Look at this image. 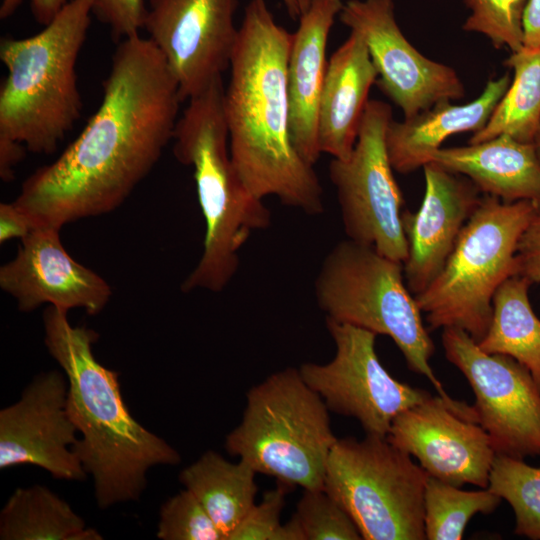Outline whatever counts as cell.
I'll use <instances>...</instances> for the list:
<instances>
[{
	"label": "cell",
	"instance_id": "cell-9",
	"mask_svg": "<svg viewBox=\"0 0 540 540\" xmlns=\"http://www.w3.org/2000/svg\"><path fill=\"white\" fill-rule=\"evenodd\" d=\"M428 473L387 437L338 439L324 489L347 511L365 540H425Z\"/></svg>",
	"mask_w": 540,
	"mask_h": 540
},
{
	"label": "cell",
	"instance_id": "cell-1",
	"mask_svg": "<svg viewBox=\"0 0 540 540\" xmlns=\"http://www.w3.org/2000/svg\"><path fill=\"white\" fill-rule=\"evenodd\" d=\"M182 102L163 55L140 34L117 44L102 101L78 137L22 184L14 203L61 229L117 209L173 139Z\"/></svg>",
	"mask_w": 540,
	"mask_h": 540
},
{
	"label": "cell",
	"instance_id": "cell-41",
	"mask_svg": "<svg viewBox=\"0 0 540 540\" xmlns=\"http://www.w3.org/2000/svg\"><path fill=\"white\" fill-rule=\"evenodd\" d=\"M533 144L535 146V150H536V153H537V156H538V159L540 161V123H539V127L537 129V132L535 134V137L533 139ZM538 210H540V200L538 202Z\"/></svg>",
	"mask_w": 540,
	"mask_h": 540
},
{
	"label": "cell",
	"instance_id": "cell-23",
	"mask_svg": "<svg viewBox=\"0 0 540 540\" xmlns=\"http://www.w3.org/2000/svg\"><path fill=\"white\" fill-rule=\"evenodd\" d=\"M256 474L246 462L233 463L209 450L180 472L179 481L194 494L227 540L255 504Z\"/></svg>",
	"mask_w": 540,
	"mask_h": 540
},
{
	"label": "cell",
	"instance_id": "cell-11",
	"mask_svg": "<svg viewBox=\"0 0 540 540\" xmlns=\"http://www.w3.org/2000/svg\"><path fill=\"white\" fill-rule=\"evenodd\" d=\"M336 352L325 364L304 363L298 370L329 411L356 419L366 435L387 437L393 419L432 394L395 379L381 364L376 334L326 319Z\"/></svg>",
	"mask_w": 540,
	"mask_h": 540
},
{
	"label": "cell",
	"instance_id": "cell-16",
	"mask_svg": "<svg viewBox=\"0 0 540 540\" xmlns=\"http://www.w3.org/2000/svg\"><path fill=\"white\" fill-rule=\"evenodd\" d=\"M387 439L432 477L457 487H488L496 456L488 434L439 395L399 413Z\"/></svg>",
	"mask_w": 540,
	"mask_h": 540
},
{
	"label": "cell",
	"instance_id": "cell-27",
	"mask_svg": "<svg viewBox=\"0 0 540 540\" xmlns=\"http://www.w3.org/2000/svg\"><path fill=\"white\" fill-rule=\"evenodd\" d=\"M501 500L488 488L466 491L429 475L424 494L426 539H462L471 518L493 513Z\"/></svg>",
	"mask_w": 540,
	"mask_h": 540
},
{
	"label": "cell",
	"instance_id": "cell-3",
	"mask_svg": "<svg viewBox=\"0 0 540 540\" xmlns=\"http://www.w3.org/2000/svg\"><path fill=\"white\" fill-rule=\"evenodd\" d=\"M67 311L49 305L43 312L44 342L67 382V411L81 438L72 447L94 481L100 508L138 500L147 471L177 465L180 454L130 414L120 391L118 373L95 358L98 334L73 326Z\"/></svg>",
	"mask_w": 540,
	"mask_h": 540
},
{
	"label": "cell",
	"instance_id": "cell-25",
	"mask_svg": "<svg viewBox=\"0 0 540 540\" xmlns=\"http://www.w3.org/2000/svg\"><path fill=\"white\" fill-rule=\"evenodd\" d=\"M1 540H101L102 536L45 486L17 488L0 513Z\"/></svg>",
	"mask_w": 540,
	"mask_h": 540
},
{
	"label": "cell",
	"instance_id": "cell-7",
	"mask_svg": "<svg viewBox=\"0 0 540 540\" xmlns=\"http://www.w3.org/2000/svg\"><path fill=\"white\" fill-rule=\"evenodd\" d=\"M246 399L241 422L226 436L227 452L291 488H324L338 438L325 402L299 370L289 367L271 374Z\"/></svg>",
	"mask_w": 540,
	"mask_h": 540
},
{
	"label": "cell",
	"instance_id": "cell-29",
	"mask_svg": "<svg viewBox=\"0 0 540 540\" xmlns=\"http://www.w3.org/2000/svg\"><path fill=\"white\" fill-rule=\"evenodd\" d=\"M470 10L463 30L485 35L494 47L523 48V15L527 0H464Z\"/></svg>",
	"mask_w": 540,
	"mask_h": 540
},
{
	"label": "cell",
	"instance_id": "cell-18",
	"mask_svg": "<svg viewBox=\"0 0 540 540\" xmlns=\"http://www.w3.org/2000/svg\"><path fill=\"white\" fill-rule=\"evenodd\" d=\"M425 193L418 211L402 212L408 243L403 263L409 291L418 295L439 275L482 197L468 178L431 161L423 166Z\"/></svg>",
	"mask_w": 540,
	"mask_h": 540
},
{
	"label": "cell",
	"instance_id": "cell-5",
	"mask_svg": "<svg viewBox=\"0 0 540 540\" xmlns=\"http://www.w3.org/2000/svg\"><path fill=\"white\" fill-rule=\"evenodd\" d=\"M91 0H69L37 34L4 37L0 59V138L32 153H53L79 119L76 65L91 23Z\"/></svg>",
	"mask_w": 540,
	"mask_h": 540
},
{
	"label": "cell",
	"instance_id": "cell-10",
	"mask_svg": "<svg viewBox=\"0 0 540 540\" xmlns=\"http://www.w3.org/2000/svg\"><path fill=\"white\" fill-rule=\"evenodd\" d=\"M389 104L369 100L351 155L333 158L329 176L337 191L347 239L404 263L408 243L402 224L403 196L386 146Z\"/></svg>",
	"mask_w": 540,
	"mask_h": 540
},
{
	"label": "cell",
	"instance_id": "cell-26",
	"mask_svg": "<svg viewBox=\"0 0 540 540\" xmlns=\"http://www.w3.org/2000/svg\"><path fill=\"white\" fill-rule=\"evenodd\" d=\"M505 65L514 72L510 86L484 127L470 137L469 144L503 134L533 143L540 123V48L523 47L511 53Z\"/></svg>",
	"mask_w": 540,
	"mask_h": 540
},
{
	"label": "cell",
	"instance_id": "cell-2",
	"mask_svg": "<svg viewBox=\"0 0 540 540\" xmlns=\"http://www.w3.org/2000/svg\"><path fill=\"white\" fill-rule=\"evenodd\" d=\"M292 33L279 25L265 0L244 10L224 92L232 162L257 198L275 196L308 215L324 211L323 190L290 133L287 64Z\"/></svg>",
	"mask_w": 540,
	"mask_h": 540
},
{
	"label": "cell",
	"instance_id": "cell-37",
	"mask_svg": "<svg viewBox=\"0 0 540 540\" xmlns=\"http://www.w3.org/2000/svg\"><path fill=\"white\" fill-rule=\"evenodd\" d=\"M523 47L540 48V0H527L523 15Z\"/></svg>",
	"mask_w": 540,
	"mask_h": 540
},
{
	"label": "cell",
	"instance_id": "cell-4",
	"mask_svg": "<svg viewBox=\"0 0 540 540\" xmlns=\"http://www.w3.org/2000/svg\"><path fill=\"white\" fill-rule=\"evenodd\" d=\"M222 76L190 98L172 141L175 158L194 170L205 221L201 257L181 284L183 292L222 291L239 267V252L253 232L267 228L271 212L240 178L230 155Z\"/></svg>",
	"mask_w": 540,
	"mask_h": 540
},
{
	"label": "cell",
	"instance_id": "cell-34",
	"mask_svg": "<svg viewBox=\"0 0 540 540\" xmlns=\"http://www.w3.org/2000/svg\"><path fill=\"white\" fill-rule=\"evenodd\" d=\"M515 275L540 283V210L521 235L515 254Z\"/></svg>",
	"mask_w": 540,
	"mask_h": 540
},
{
	"label": "cell",
	"instance_id": "cell-17",
	"mask_svg": "<svg viewBox=\"0 0 540 540\" xmlns=\"http://www.w3.org/2000/svg\"><path fill=\"white\" fill-rule=\"evenodd\" d=\"M58 228L40 225L20 240L15 257L0 268V287L22 312L43 304L69 311L100 313L112 290L105 279L74 260L65 250Z\"/></svg>",
	"mask_w": 540,
	"mask_h": 540
},
{
	"label": "cell",
	"instance_id": "cell-6",
	"mask_svg": "<svg viewBox=\"0 0 540 540\" xmlns=\"http://www.w3.org/2000/svg\"><path fill=\"white\" fill-rule=\"evenodd\" d=\"M314 289L326 319L390 337L411 371L426 377L463 417L477 422L474 407L449 396L433 372L435 345L405 283L403 263L345 239L326 255Z\"/></svg>",
	"mask_w": 540,
	"mask_h": 540
},
{
	"label": "cell",
	"instance_id": "cell-36",
	"mask_svg": "<svg viewBox=\"0 0 540 540\" xmlns=\"http://www.w3.org/2000/svg\"><path fill=\"white\" fill-rule=\"evenodd\" d=\"M26 147L14 140L0 138V176L4 182L14 178V168L24 158Z\"/></svg>",
	"mask_w": 540,
	"mask_h": 540
},
{
	"label": "cell",
	"instance_id": "cell-24",
	"mask_svg": "<svg viewBox=\"0 0 540 540\" xmlns=\"http://www.w3.org/2000/svg\"><path fill=\"white\" fill-rule=\"evenodd\" d=\"M532 283L513 275L497 289L492 301V319L485 336L477 342L489 354L515 359L529 370L540 389V319L528 295Z\"/></svg>",
	"mask_w": 540,
	"mask_h": 540
},
{
	"label": "cell",
	"instance_id": "cell-30",
	"mask_svg": "<svg viewBox=\"0 0 540 540\" xmlns=\"http://www.w3.org/2000/svg\"><path fill=\"white\" fill-rule=\"evenodd\" d=\"M294 515L305 540L362 539L350 515L324 488L304 489Z\"/></svg>",
	"mask_w": 540,
	"mask_h": 540
},
{
	"label": "cell",
	"instance_id": "cell-35",
	"mask_svg": "<svg viewBox=\"0 0 540 540\" xmlns=\"http://www.w3.org/2000/svg\"><path fill=\"white\" fill-rule=\"evenodd\" d=\"M40 226L29 214L12 203L0 204V243L22 240Z\"/></svg>",
	"mask_w": 540,
	"mask_h": 540
},
{
	"label": "cell",
	"instance_id": "cell-22",
	"mask_svg": "<svg viewBox=\"0 0 540 540\" xmlns=\"http://www.w3.org/2000/svg\"><path fill=\"white\" fill-rule=\"evenodd\" d=\"M504 202L540 200V161L533 143L503 134L468 146L439 148L431 157Z\"/></svg>",
	"mask_w": 540,
	"mask_h": 540
},
{
	"label": "cell",
	"instance_id": "cell-39",
	"mask_svg": "<svg viewBox=\"0 0 540 540\" xmlns=\"http://www.w3.org/2000/svg\"><path fill=\"white\" fill-rule=\"evenodd\" d=\"M288 15L293 20L299 18L309 9L313 0H281Z\"/></svg>",
	"mask_w": 540,
	"mask_h": 540
},
{
	"label": "cell",
	"instance_id": "cell-33",
	"mask_svg": "<svg viewBox=\"0 0 540 540\" xmlns=\"http://www.w3.org/2000/svg\"><path fill=\"white\" fill-rule=\"evenodd\" d=\"M92 14L106 24L115 40L139 34L147 13L145 0H91Z\"/></svg>",
	"mask_w": 540,
	"mask_h": 540
},
{
	"label": "cell",
	"instance_id": "cell-15",
	"mask_svg": "<svg viewBox=\"0 0 540 540\" xmlns=\"http://www.w3.org/2000/svg\"><path fill=\"white\" fill-rule=\"evenodd\" d=\"M53 370L34 377L20 399L0 411V469L34 465L55 479L87 477L72 447L76 426L67 411L68 382Z\"/></svg>",
	"mask_w": 540,
	"mask_h": 540
},
{
	"label": "cell",
	"instance_id": "cell-40",
	"mask_svg": "<svg viewBox=\"0 0 540 540\" xmlns=\"http://www.w3.org/2000/svg\"><path fill=\"white\" fill-rule=\"evenodd\" d=\"M24 0H2L0 5V19L5 20L15 13Z\"/></svg>",
	"mask_w": 540,
	"mask_h": 540
},
{
	"label": "cell",
	"instance_id": "cell-20",
	"mask_svg": "<svg viewBox=\"0 0 540 540\" xmlns=\"http://www.w3.org/2000/svg\"><path fill=\"white\" fill-rule=\"evenodd\" d=\"M377 77L363 38L350 31L328 60L318 111L321 153L341 160L351 155Z\"/></svg>",
	"mask_w": 540,
	"mask_h": 540
},
{
	"label": "cell",
	"instance_id": "cell-14",
	"mask_svg": "<svg viewBox=\"0 0 540 540\" xmlns=\"http://www.w3.org/2000/svg\"><path fill=\"white\" fill-rule=\"evenodd\" d=\"M238 0H149L143 29L188 101L230 67Z\"/></svg>",
	"mask_w": 540,
	"mask_h": 540
},
{
	"label": "cell",
	"instance_id": "cell-38",
	"mask_svg": "<svg viewBox=\"0 0 540 540\" xmlns=\"http://www.w3.org/2000/svg\"><path fill=\"white\" fill-rule=\"evenodd\" d=\"M31 10L37 23L45 26L66 5L68 0H30Z\"/></svg>",
	"mask_w": 540,
	"mask_h": 540
},
{
	"label": "cell",
	"instance_id": "cell-28",
	"mask_svg": "<svg viewBox=\"0 0 540 540\" xmlns=\"http://www.w3.org/2000/svg\"><path fill=\"white\" fill-rule=\"evenodd\" d=\"M487 488L513 509L516 535L540 540V467L530 466L523 459L496 455Z\"/></svg>",
	"mask_w": 540,
	"mask_h": 540
},
{
	"label": "cell",
	"instance_id": "cell-21",
	"mask_svg": "<svg viewBox=\"0 0 540 540\" xmlns=\"http://www.w3.org/2000/svg\"><path fill=\"white\" fill-rule=\"evenodd\" d=\"M510 83L509 74H505L488 81L472 102L454 105L451 100H442L401 122L392 119L386 131L392 168L401 174L423 168L447 137L482 129Z\"/></svg>",
	"mask_w": 540,
	"mask_h": 540
},
{
	"label": "cell",
	"instance_id": "cell-8",
	"mask_svg": "<svg viewBox=\"0 0 540 540\" xmlns=\"http://www.w3.org/2000/svg\"><path fill=\"white\" fill-rule=\"evenodd\" d=\"M537 209L531 200L482 197L442 271L415 296L429 331L455 327L476 342L485 336L494 294L515 275L517 245Z\"/></svg>",
	"mask_w": 540,
	"mask_h": 540
},
{
	"label": "cell",
	"instance_id": "cell-31",
	"mask_svg": "<svg viewBox=\"0 0 540 540\" xmlns=\"http://www.w3.org/2000/svg\"><path fill=\"white\" fill-rule=\"evenodd\" d=\"M290 489L291 487L277 482L274 489L263 494L259 504L252 506L227 540H305L301 525L294 514L286 524L280 522L285 498Z\"/></svg>",
	"mask_w": 540,
	"mask_h": 540
},
{
	"label": "cell",
	"instance_id": "cell-12",
	"mask_svg": "<svg viewBox=\"0 0 540 540\" xmlns=\"http://www.w3.org/2000/svg\"><path fill=\"white\" fill-rule=\"evenodd\" d=\"M442 345L474 392L478 423L496 455L540 456V389L529 370L510 356L486 353L459 328H444Z\"/></svg>",
	"mask_w": 540,
	"mask_h": 540
},
{
	"label": "cell",
	"instance_id": "cell-13",
	"mask_svg": "<svg viewBox=\"0 0 540 540\" xmlns=\"http://www.w3.org/2000/svg\"><path fill=\"white\" fill-rule=\"evenodd\" d=\"M338 18L363 38L378 73L375 84L404 118L464 97L457 72L425 57L406 39L395 19L394 0H348Z\"/></svg>",
	"mask_w": 540,
	"mask_h": 540
},
{
	"label": "cell",
	"instance_id": "cell-32",
	"mask_svg": "<svg viewBox=\"0 0 540 540\" xmlns=\"http://www.w3.org/2000/svg\"><path fill=\"white\" fill-rule=\"evenodd\" d=\"M156 536L161 540H225L204 507L186 488L162 505Z\"/></svg>",
	"mask_w": 540,
	"mask_h": 540
},
{
	"label": "cell",
	"instance_id": "cell-19",
	"mask_svg": "<svg viewBox=\"0 0 540 540\" xmlns=\"http://www.w3.org/2000/svg\"><path fill=\"white\" fill-rule=\"evenodd\" d=\"M343 0H313L292 34L287 64L290 133L299 155L314 166L321 151L318 111L328 61L326 48Z\"/></svg>",
	"mask_w": 540,
	"mask_h": 540
}]
</instances>
